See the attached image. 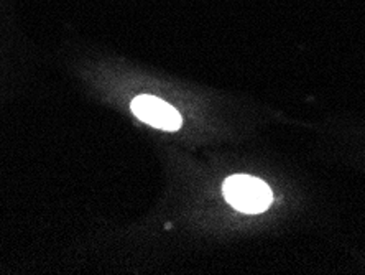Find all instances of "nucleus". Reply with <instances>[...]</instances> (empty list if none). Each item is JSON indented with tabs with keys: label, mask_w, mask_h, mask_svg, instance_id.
<instances>
[{
	"label": "nucleus",
	"mask_w": 365,
	"mask_h": 275,
	"mask_svg": "<svg viewBox=\"0 0 365 275\" xmlns=\"http://www.w3.org/2000/svg\"><path fill=\"white\" fill-rule=\"evenodd\" d=\"M222 193L230 206L247 214L265 211L273 201L270 186L260 178L250 175L229 176L222 185Z\"/></svg>",
	"instance_id": "1"
},
{
	"label": "nucleus",
	"mask_w": 365,
	"mask_h": 275,
	"mask_svg": "<svg viewBox=\"0 0 365 275\" xmlns=\"http://www.w3.org/2000/svg\"><path fill=\"white\" fill-rule=\"evenodd\" d=\"M130 107L133 114L152 127L170 132L178 131L181 127L182 119L180 112L176 111L173 106H170L168 102L155 98V96H137V98L132 101Z\"/></svg>",
	"instance_id": "2"
}]
</instances>
